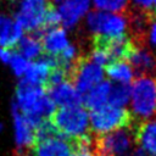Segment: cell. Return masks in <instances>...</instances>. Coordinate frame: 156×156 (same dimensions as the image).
Listing matches in <instances>:
<instances>
[{"instance_id": "9a60e30c", "label": "cell", "mask_w": 156, "mask_h": 156, "mask_svg": "<svg viewBox=\"0 0 156 156\" xmlns=\"http://www.w3.org/2000/svg\"><path fill=\"white\" fill-rule=\"evenodd\" d=\"M23 33V29L12 16L0 12V46L7 49L17 46L21 38L24 35Z\"/></svg>"}, {"instance_id": "8fae6325", "label": "cell", "mask_w": 156, "mask_h": 156, "mask_svg": "<svg viewBox=\"0 0 156 156\" xmlns=\"http://www.w3.org/2000/svg\"><path fill=\"white\" fill-rule=\"evenodd\" d=\"M38 34L41 41L43 51L48 56H52V57L58 56L71 44L68 39L67 29L60 26L54 27V28L43 29Z\"/></svg>"}, {"instance_id": "ba28073f", "label": "cell", "mask_w": 156, "mask_h": 156, "mask_svg": "<svg viewBox=\"0 0 156 156\" xmlns=\"http://www.w3.org/2000/svg\"><path fill=\"white\" fill-rule=\"evenodd\" d=\"M93 45L102 48L110 56L111 62H113V61H122V60L126 61L132 49L134 48L135 43L128 34H124L115 38L94 37Z\"/></svg>"}, {"instance_id": "7402d4cb", "label": "cell", "mask_w": 156, "mask_h": 156, "mask_svg": "<svg viewBox=\"0 0 156 156\" xmlns=\"http://www.w3.org/2000/svg\"><path fill=\"white\" fill-rule=\"evenodd\" d=\"M29 63H30V61H28L26 57H23L18 52H13L12 56H11V60L9 62L12 73L16 77H18L20 79L24 77V74H26V72L29 67Z\"/></svg>"}, {"instance_id": "8992f818", "label": "cell", "mask_w": 156, "mask_h": 156, "mask_svg": "<svg viewBox=\"0 0 156 156\" xmlns=\"http://www.w3.org/2000/svg\"><path fill=\"white\" fill-rule=\"evenodd\" d=\"M134 127V126H133ZM135 128H122L104 135L95 136L93 152L95 156H122L132 146Z\"/></svg>"}, {"instance_id": "7c38bea8", "label": "cell", "mask_w": 156, "mask_h": 156, "mask_svg": "<svg viewBox=\"0 0 156 156\" xmlns=\"http://www.w3.org/2000/svg\"><path fill=\"white\" fill-rule=\"evenodd\" d=\"M46 90L56 107L83 106V95L76 89L71 80H65L57 85L46 88Z\"/></svg>"}, {"instance_id": "d6986e66", "label": "cell", "mask_w": 156, "mask_h": 156, "mask_svg": "<svg viewBox=\"0 0 156 156\" xmlns=\"http://www.w3.org/2000/svg\"><path fill=\"white\" fill-rule=\"evenodd\" d=\"M106 74L112 80V83H122V84H132L135 79L134 71L132 66L127 61H113L106 66Z\"/></svg>"}, {"instance_id": "e0dca14e", "label": "cell", "mask_w": 156, "mask_h": 156, "mask_svg": "<svg viewBox=\"0 0 156 156\" xmlns=\"http://www.w3.org/2000/svg\"><path fill=\"white\" fill-rule=\"evenodd\" d=\"M112 83L108 80H104L100 84H98L95 88H93L90 91H88L85 95H83V105L87 110L94 111L100 107H104L108 102V96L111 91Z\"/></svg>"}, {"instance_id": "44dd1931", "label": "cell", "mask_w": 156, "mask_h": 156, "mask_svg": "<svg viewBox=\"0 0 156 156\" xmlns=\"http://www.w3.org/2000/svg\"><path fill=\"white\" fill-rule=\"evenodd\" d=\"M94 7L99 11L122 13L127 10L129 0H91Z\"/></svg>"}, {"instance_id": "ffe728a7", "label": "cell", "mask_w": 156, "mask_h": 156, "mask_svg": "<svg viewBox=\"0 0 156 156\" xmlns=\"http://www.w3.org/2000/svg\"><path fill=\"white\" fill-rule=\"evenodd\" d=\"M130 94H132V84L112 83L107 105L115 107H124L130 101Z\"/></svg>"}, {"instance_id": "f546056e", "label": "cell", "mask_w": 156, "mask_h": 156, "mask_svg": "<svg viewBox=\"0 0 156 156\" xmlns=\"http://www.w3.org/2000/svg\"><path fill=\"white\" fill-rule=\"evenodd\" d=\"M151 16L156 17V0L152 1V9H151Z\"/></svg>"}, {"instance_id": "30bf717a", "label": "cell", "mask_w": 156, "mask_h": 156, "mask_svg": "<svg viewBox=\"0 0 156 156\" xmlns=\"http://www.w3.org/2000/svg\"><path fill=\"white\" fill-rule=\"evenodd\" d=\"M74 151L72 141L54 135L37 141L32 147V156H71Z\"/></svg>"}, {"instance_id": "f1b7e54d", "label": "cell", "mask_w": 156, "mask_h": 156, "mask_svg": "<svg viewBox=\"0 0 156 156\" xmlns=\"http://www.w3.org/2000/svg\"><path fill=\"white\" fill-rule=\"evenodd\" d=\"M129 156H146L145 155V152L143 151V150H135L133 154H130Z\"/></svg>"}, {"instance_id": "5bb4252c", "label": "cell", "mask_w": 156, "mask_h": 156, "mask_svg": "<svg viewBox=\"0 0 156 156\" xmlns=\"http://www.w3.org/2000/svg\"><path fill=\"white\" fill-rule=\"evenodd\" d=\"M12 117H13V128H15V141L18 150H23L26 147H33L37 141L35 129L28 122L26 116L17 108L15 104H12Z\"/></svg>"}, {"instance_id": "5b68a950", "label": "cell", "mask_w": 156, "mask_h": 156, "mask_svg": "<svg viewBox=\"0 0 156 156\" xmlns=\"http://www.w3.org/2000/svg\"><path fill=\"white\" fill-rule=\"evenodd\" d=\"M50 6V0H18L13 18L23 32H40L44 28V18Z\"/></svg>"}, {"instance_id": "d4e9b609", "label": "cell", "mask_w": 156, "mask_h": 156, "mask_svg": "<svg viewBox=\"0 0 156 156\" xmlns=\"http://www.w3.org/2000/svg\"><path fill=\"white\" fill-rule=\"evenodd\" d=\"M151 17L152 18L150 20L146 37H147V40H149L150 45L156 48V17H154V16H151Z\"/></svg>"}, {"instance_id": "83f0119b", "label": "cell", "mask_w": 156, "mask_h": 156, "mask_svg": "<svg viewBox=\"0 0 156 156\" xmlns=\"http://www.w3.org/2000/svg\"><path fill=\"white\" fill-rule=\"evenodd\" d=\"M71 156H95L91 149H85V147H80V149H76Z\"/></svg>"}, {"instance_id": "1f68e13d", "label": "cell", "mask_w": 156, "mask_h": 156, "mask_svg": "<svg viewBox=\"0 0 156 156\" xmlns=\"http://www.w3.org/2000/svg\"><path fill=\"white\" fill-rule=\"evenodd\" d=\"M20 156H24V155H22V154H21V155H20Z\"/></svg>"}, {"instance_id": "277c9868", "label": "cell", "mask_w": 156, "mask_h": 156, "mask_svg": "<svg viewBox=\"0 0 156 156\" xmlns=\"http://www.w3.org/2000/svg\"><path fill=\"white\" fill-rule=\"evenodd\" d=\"M85 27L94 37L115 38L127 34L128 17L122 13L94 10L85 16Z\"/></svg>"}, {"instance_id": "4316f807", "label": "cell", "mask_w": 156, "mask_h": 156, "mask_svg": "<svg viewBox=\"0 0 156 156\" xmlns=\"http://www.w3.org/2000/svg\"><path fill=\"white\" fill-rule=\"evenodd\" d=\"M12 54H13V52L11 51V49L0 46V61H1L2 63H9L10 60H11Z\"/></svg>"}, {"instance_id": "cb8c5ba5", "label": "cell", "mask_w": 156, "mask_h": 156, "mask_svg": "<svg viewBox=\"0 0 156 156\" xmlns=\"http://www.w3.org/2000/svg\"><path fill=\"white\" fill-rule=\"evenodd\" d=\"M58 24H61V18H60L58 11L56 7H54L51 5L45 15V18H44V29L58 27Z\"/></svg>"}, {"instance_id": "9c48e42d", "label": "cell", "mask_w": 156, "mask_h": 156, "mask_svg": "<svg viewBox=\"0 0 156 156\" xmlns=\"http://www.w3.org/2000/svg\"><path fill=\"white\" fill-rule=\"evenodd\" d=\"M91 0H63L56 9L65 29L74 28L89 13Z\"/></svg>"}, {"instance_id": "3957f363", "label": "cell", "mask_w": 156, "mask_h": 156, "mask_svg": "<svg viewBox=\"0 0 156 156\" xmlns=\"http://www.w3.org/2000/svg\"><path fill=\"white\" fill-rule=\"evenodd\" d=\"M90 132L93 135H104L122 128L133 127V116L126 107L106 105L89 113Z\"/></svg>"}, {"instance_id": "ac0fdd59", "label": "cell", "mask_w": 156, "mask_h": 156, "mask_svg": "<svg viewBox=\"0 0 156 156\" xmlns=\"http://www.w3.org/2000/svg\"><path fill=\"white\" fill-rule=\"evenodd\" d=\"M17 52L30 62L40 58L43 54V46L39 34L29 33L23 35L17 44Z\"/></svg>"}, {"instance_id": "2e32d148", "label": "cell", "mask_w": 156, "mask_h": 156, "mask_svg": "<svg viewBox=\"0 0 156 156\" xmlns=\"http://www.w3.org/2000/svg\"><path fill=\"white\" fill-rule=\"evenodd\" d=\"M134 141L141 150L151 156H156V121L141 122L135 127Z\"/></svg>"}, {"instance_id": "484cf974", "label": "cell", "mask_w": 156, "mask_h": 156, "mask_svg": "<svg viewBox=\"0 0 156 156\" xmlns=\"http://www.w3.org/2000/svg\"><path fill=\"white\" fill-rule=\"evenodd\" d=\"M132 4L136 7L138 11L141 12H149L151 15V9H152V1L154 0H130Z\"/></svg>"}, {"instance_id": "4fadbf2b", "label": "cell", "mask_w": 156, "mask_h": 156, "mask_svg": "<svg viewBox=\"0 0 156 156\" xmlns=\"http://www.w3.org/2000/svg\"><path fill=\"white\" fill-rule=\"evenodd\" d=\"M126 61L132 66L138 77L154 76L156 73V57L145 46L135 44Z\"/></svg>"}, {"instance_id": "7a4b0ae2", "label": "cell", "mask_w": 156, "mask_h": 156, "mask_svg": "<svg viewBox=\"0 0 156 156\" xmlns=\"http://www.w3.org/2000/svg\"><path fill=\"white\" fill-rule=\"evenodd\" d=\"M132 116L143 122L156 115V77H136L132 83L130 94Z\"/></svg>"}, {"instance_id": "6da1fadb", "label": "cell", "mask_w": 156, "mask_h": 156, "mask_svg": "<svg viewBox=\"0 0 156 156\" xmlns=\"http://www.w3.org/2000/svg\"><path fill=\"white\" fill-rule=\"evenodd\" d=\"M49 119L56 133L73 144L91 134L89 112L84 106L57 107Z\"/></svg>"}, {"instance_id": "52a82bcc", "label": "cell", "mask_w": 156, "mask_h": 156, "mask_svg": "<svg viewBox=\"0 0 156 156\" xmlns=\"http://www.w3.org/2000/svg\"><path fill=\"white\" fill-rule=\"evenodd\" d=\"M104 77L105 71L102 67L94 63L89 57H79L71 72L69 80L82 95H85L104 82Z\"/></svg>"}, {"instance_id": "4dcf8cb0", "label": "cell", "mask_w": 156, "mask_h": 156, "mask_svg": "<svg viewBox=\"0 0 156 156\" xmlns=\"http://www.w3.org/2000/svg\"><path fill=\"white\" fill-rule=\"evenodd\" d=\"M62 1H63V0H50V2H52V4H57V5H60Z\"/></svg>"}, {"instance_id": "603a6c76", "label": "cell", "mask_w": 156, "mask_h": 156, "mask_svg": "<svg viewBox=\"0 0 156 156\" xmlns=\"http://www.w3.org/2000/svg\"><path fill=\"white\" fill-rule=\"evenodd\" d=\"M88 57H89L94 63H96V65L100 66V67L107 66V65L111 62L110 56L107 55V52H106L102 48L96 46V45H93V49H91V51H90V54H89Z\"/></svg>"}]
</instances>
